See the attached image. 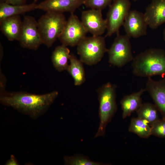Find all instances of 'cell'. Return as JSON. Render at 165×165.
Listing matches in <instances>:
<instances>
[{
  "label": "cell",
  "instance_id": "1",
  "mask_svg": "<svg viewBox=\"0 0 165 165\" xmlns=\"http://www.w3.org/2000/svg\"><path fill=\"white\" fill-rule=\"evenodd\" d=\"M58 92L54 91L38 94L27 92L7 91L0 93V102L18 111L36 119L44 114L57 97Z\"/></svg>",
  "mask_w": 165,
  "mask_h": 165
},
{
  "label": "cell",
  "instance_id": "2",
  "mask_svg": "<svg viewBox=\"0 0 165 165\" xmlns=\"http://www.w3.org/2000/svg\"><path fill=\"white\" fill-rule=\"evenodd\" d=\"M132 67L133 74L137 77L165 76V51L158 48L146 50L134 57Z\"/></svg>",
  "mask_w": 165,
  "mask_h": 165
},
{
  "label": "cell",
  "instance_id": "3",
  "mask_svg": "<svg viewBox=\"0 0 165 165\" xmlns=\"http://www.w3.org/2000/svg\"><path fill=\"white\" fill-rule=\"evenodd\" d=\"M116 86L108 82L97 90L99 103L100 124L94 138L104 136L107 124L111 121L117 110L116 101Z\"/></svg>",
  "mask_w": 165,
  "mask_h": 165
},
{
  "label": "cell",
  "instance_id": "4",
  "mask_svg": "<svg viewBox=\"0 0 165 165\" xmlns=\"http://www.w3.org/2000/svg\"><path fill=\"white\" fill-rule=\"evenodd\" d=\"M66 21L63 13L48 12L42 15L37 23L43 44L51 47L61 35Z\"/></svg>",
  "mask_w": 165,
  "mask_h": 165
},
{
  "label": "cell",
  "instance_id": "5",
  "mask_svg": "<svg viewBox=\"0 0 165 165\" xmlns=\"http://www.w3.org/2000/svg\"><path fill=\"white\" fill-rule=\"evenodd\" d=\"M77 46L80 60L90 66L100 62L108 51L105 38L101 36L85 37Z\"/></svg>",
  "mask_w": 165,
  "mask_h": 165
},
{
  "label": "cell",
  "instance_id": "6",
  "mask_svg": "<svg viewBox=\"0 0 165 165\" xmlns=\"http://www.w3.org/2000/svg\"><path fill=\"white\" fill-rule=\"evenodd\" d=\"M130 38L127 35L117 34L108 49L109 63L122 67L133 61L134 57Z\"/></svg>",
  "mask_w": 165,
  "mask_h": 165
},
{
  "label": "cell",
  "instance_id": "7",
  "mask_svg": "<svg viewBox=\"0 0 165 165\" xmlns=\"http://www.w3.org/2000/svg\"><path fill=\"white\" fill-rule=\"evenodd\" d=\"M131 6L130 0H114L109 6L106 19L107 33L105 37L114 34H119L120 27L123 25Z\"/></svg>",
  "mask_w": 165,
  "mask_h": 165
},
{
  "label": "cell",
  "instance_id": "8",
  "mask_svg": "<svg viewBox=\"0 0 165 165\" xmlns=\"http://www.w3.org/2000/svg\"><path fill=\"white\" fill-rule=\"evenodd\" d=\"M87 32L78 16L71 13L58 38L62 45L73 47L86 37Z\"/></svg>",
  "mask_w": 165,
  "mask_h": 165
},
{
  "label": "cell",
  "instance_id": "9",
  "mask_svg": "<svg viewBox=\"0 0 165 165\" xmlns=\"http://www.w3.org/2000/svg\"><path fill=\"white\" fill-rule=\"evenodd\" d=\"M18 41L23 47L34 50H37L43 44L38 29L37 21L33 17L29 16L24 17Z\"/></svg>",
  "mask_w": 165,
  "mask_h": 165
},
{
  "label": "cell",
  "instance_id": "10",
  "mask_svg": "<svg viewBox=\"0 0 165 165\" xmlns=\"http://www.w3.org/2000/svg\"><path fill=\"white\" fill-rule=\"evenodd\" d=\"M101 12L90 9L82 13L81 22L87 32L93 36H101L107 30L106 20L103 18Z\"/></svg>",
  "mask_w": 165,
  "mask_h": 165
},
{
  "label": "cell",
  "instance_id": "11",
  "mask_svg": "<svg viewBox=\"0 0 165 165\" xmlns=\"http://www.w3.org/2000/svg\"><path fill=\"white\" fill-rule=\"evenodd\" d=\"M123 26L130 38H136L147 34L148 25L144 13L137 10L130 11Z\"/></svg>",
  "mask_w": 165,
  "mask_h": 165
},
{
  "label": "cell",
  "instance_id": "12",
  "mask_svg": "<svg viewBox=\"0 0 165 165\" xmlns=\"http://www.w3.org/2000/svg\"><path fill=\"white\" fill-rule=\"evenodd\" d=\"M144 14L148 26L157 28L165 23V0H152Z\"/></svg>",
  "mask_w": 165,
  "mask_h": 165
},
{
  "label": "cell",
  "instance_id": "13",
  "mask_svg": "<svg viewBox=\"0 0 165 165\" xmlns=\"http://www.w3.org/2000/svg\"><path fill=\"white\" fill-rule=\"evenodd\" d=\"M84 0H45L37 4L36 9L46 12L73 13L83 4Z\"/></svg>",
  "mask_w": 165,
  "mask_h": 165
},
{
  "label": "cell",
  "instance_id": "14",
  "mask_svg": "<svg viewBox=\"0 0 165 165\" xmlns=\"http://www.w3.org/2000/svg\"><path fill=\"white\" fill-rule=\"evenodd\" d=\"M145 89L153 99L162 118L165 119V79L155 81L151 77L148 78Z\"/></svg>",
  "mask_w": 165,
  "mask_h": 165
},
{
  "label": "cell",
  "instance_id": "15",
  "mask_svg": "<svg viewBox=\"0 0 165 165\" xmlns=\"http://www.w3.org/2000/svg\"><path fill=\"white\" fill-rule=\"evenodd\" d=\"M22 26V21L19 15L8 17L0 21V30L10 41H18Z\"/></svg>",
  "mask_w": 165,
  "mask_h": 165
},
{
  "label": "cell",
  "instance_id": "16",
  "mask_svg": "<svg viewBox=\"0 0 165 165\" xmlns=\"http://www.w3.org/2000/svg\"><path fill=\"white\" fill-rule=\"evenodd\" d=\"M145 91V89L142 88L137 92L125 95L123 97L120 103L123 119L130 116L140 107L142 103L141 96Z\"/></svg>",
  "mask_w": 165,
  "mask_h": 165
},
{
  "label": "cell",
  "instance_id": "17",
  "mask_svg": "<svg viewBox=\"0 0 165 165\" xmlns=\"http://www.w3.org/2000/svg\"><path fill=\"white\" fill-rule=\"evenodd\" d=\"M37 4L13 5L5 2H0V21L8 17L20 15L36 9Z\"/></svg>",
  "mask_w": 165,
  "mask_h": 165
},
{
  "label": "cell",
  "instance_id": "18",
  "mask_svg": "<svg viewBox=\"0 0 165 165\" xmlns=\"http://www.w3.org/2000/svg\"><path fill=\"white\" fill-rule=\"evenodd\" d=\"M70 54V51L67 46L62 45L55 48L52 54L51 60L53 66L57 71L67 70Z\"/></svg>",
  "mask_w": 165,
  "mask_h": 165
},
{
  "label": "cell",
  "instance_id": "19",
  "mask_svg": "<svg viewBox=\"0 0 165 165\" xmlns=\"http://www.w3.org/2000/svg\"><path fill=\"white\" fill-rule=\"evenodd\" d=\"M70 64L67 71L72 76L75 86L83 84L86 80L85 72L83 63L73 54H71Z\"/></svg>",
  "mask_w": 165,
  "mask_h": 165
},
{
  "label": "cell",
  "instance_id": "20",
  "mask_svg": "<svg viewBox=\"0 0 165 165\" xmlns=\"http://www.w3.org/2000/svg\"><path fill=\"white\" fill-rule=\"evenodd\" d=\"M128 130L141 138H148L151 135L150 124L138 117L133 118L131 119Z\"/></svg>",
  "mask_w": 165,
  "mask_h": 165
},
{
  "label": "cell",
  "instance_id": "21",
  "mask_svg": "<svg viewBox=\"0 0 165 165\" xmlns=\"http://www.w3.org/2000/svg\"><path fill=\"white\" fill-rule=\"evenodd\" d=\"M158 111L155 105L147 102L142 103L136 112L138 117L150 125L160 119Z\"/></svg>",
  "mask_w": 165,
  "mask_h": 165
},
{
  "label": "cell",
  "instance_id": "22",
  "mask_svg": "<svg viewBox=\"0 0 165 165\" xmlns=\"http://www.w3.org/2000/svg\"><path fill=\"white\" fill-rule=\"evenodd\" d=\"M64 164L66 165H103L102 162L92 161L88 157L81 155L64 156Z\"/></svg>",
  "mask_w": 165,
  "mask_h": 165
},
{
  "label": "cell",
  "instance_id": "23",
  "mask_svg": "<svg viewBox=\"0 0 165 165\" xmlns=\"http://www.w3.org/2000/svg\"><path fill=\"white\" fill-rule=\"evenodd\" d=\"M151 135L165 138V119H159L150 124Z\"/></svg>",
  "mask_w": 165,
  "mask_h": 165
},
{
  "label": "cell",
  "instance_id": "24",
  "mask_svg": "<svg viewBox=\"0 0 165 165\" xmlns=\"http://www.w3.org/2000/svg\"><path fill=\"white\" fill-rule=\"evenodd\" d=\"M114 0H84L83 4L90 9L102 10L109 6Z\"/></svg>",
  "mask_w": 165,
  "mask_h": 165
},
{
  "label": "cell",
  "instance_id": "25",
  "mask_svg": "<svg viewBox=\"0 0 165 165\" xmlns=\"http://www.w3.org/2000/svg\"><path fill=\"white\" fill-rule=\"evenodd\" d=\"M6 79L5 76L2 72L0 68V93L6 91Z\"/></svg>",
  "mask_w": 165,
  "mask_h": 165
},
{
  "label": "cell",
  "instance_id": "26",
  "mask_svg": "<svg viewBox=\"0 0 165 165\" xmlns=\"http://www.w3.org/2000/svg\"><path fill=\"white\" fill-rule=\"evenodd\" d=\"M27 0H6L5 2L13 5H22L26 4Z\"/></svg>",
  "mask_w": 165,
  "mask_h": 165
},
{
  "label": "cell",
  "instance_id": "27",
  "mask_svg": "<svg viewBox=\"0 0 165 165\" xmlns=\"http://www.w3.org/2000/svg\"><path fill=\"white\" fill-rule=\"evenodd\" d=\"M6 165H18L19 163L17 159L13 155H11L9 159L6 162L5 164Z\"/></svg>",
  "mask_w": 165,
  "mask_h": 165
},
{
  "label": "cell",
  "instance_id": "28",
  "mask_svg": "<svg viewBox=\"0 0 165 165\" xmlns=\"http://www.w3.org/2000/svg\"><path fill=\"white\" fill-rule=\"evenodd\" d=\"M0 50L1 51V55H0V61L2 60V56L3 55H2V52L3 51L2 50V46L0 45Z\"/></svg>",
  "mask_w": 165,
  "mask_h": 165
},
{
  "label": "cell",
  "instance_id": "29",
  "mask_svg": "<svg viewBox=\"0 0 165 165\" xmlns=\"http://www.w3.org/2000/svg\"><path fill=\"white\" fill-rule=\"evenodd\" d=\"M163 39L165 42V28L163 30Z\"/></svg>",
  "mask_w": 165,
  "mask_h": 165
},
{
  "label": "cell",
  "instance_id": "30",
  "mask_svg": "<svg viewBox=\"0 0 165 165\" xmlns=\"http://www.w3.org/2000/svg\"><path fill=\"white\" fill-rule=\"evenodd\" d=\"M6 0H0V2H5L6 1Z\"/></svg>",
  "mask_w": 165,
  "mask_h": 165
},
{
  "label": "cell",
  "instance_id": "31",
  "mask_svg": "<svg viewBox=\"0 0 165 165\" xmlns=\"http://www.w3.org/2000/svg\"><path fill=\"white\" fill-rule=\"evenodd\" d=\"M34 0V2H37V1L38 0Z\"/></svg>",
  "mask_w": 165,
  "mask_h": 165
},
{
  "label": "cell",
  "instance_id": "32",
  "mask_svg": "<svg viewBox=\"0 0 165 165\" xmlns=\"http://www.w3.org/2000/svg\"><path fill=\"white\" fill-rule=\"evenodd\" d=\"M133 0L134 1H137L138 0Z\"/></svg>",
  "mask_w": 165,
  "mask_h": 165
}]
</instances>
